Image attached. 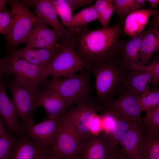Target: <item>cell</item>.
<instances>
[{
    "mask_svg": "<svg viewBox=\"0 0 159 159\" xmlns=\"http://www.w3.org/2000/svg\"><path fill=\"white\" fill-rule=\"evenodd\" d=\"M124 23L119 20L112 26L93 30L87 25L76 28L72 37L74 50L87 68L120 56L119 43Z\"/></svg>",
    "mask_w": 159,
    "mask_h": 159,
    "instance_id": "6da1fadb",
    "label": "cell"
},
{
    "mask_svg": "<svg viewBox=\"0 0 159 159\" xmlns=\"http://www.w3.org/2000/svg\"><path fill=\"white\" fill-rule=\"evenodd\" d=\"M87 70L94 75L97 93L95 101L100 107L114 100L125 90L130 70L121 63L119 56L110 60L89 66Z\"/></svg>",
    "mask_w": 159,
    "mask_h": 159,
    "instance_id": "7a4b0ae2",
    "label": "cell"
},
{
    "mask_svg": "<svg viewBox=\"0 0 159 159\" xmlns=\"http://www.w3.org/2000/svg\"><path fill=\"white\" fill-rule=\"evenodd\" d=\"M86 70L71 76L52 77L44 85V89H51L58 92L64 100L67 109L89 100L92 98L90 84L91 73Z\"/></svg>",
    "mask_w": 159,
    "mask_h": 159,
    "instance_id": "3957f363",
    "label": "cell"
},
{
    "mask_svg": "<svg viewBox=\"0 0 159 159\" xmlns=\"http://www.w3.org/2000/svg\"><path fill=\"white\" fill-rule=\"evenodd\" d=\"M4 83L11 93V98L21 124L25 127L33 123L34 113L38 107L42 90L38 87L21 83L15 78L9 79Z\"/></svg>",
    "mask_w": 159,
    "mask_h": 159,
    "instance_id": "277c9868",
    "label": "cell"
},
{
    "mask_svg": "<svg viewBox=\"0 0 159 159\" xmlns=\"http://www.w3.org/2000/svg\"><path fill=\"white\" fill-rule=\"evenodd\" d=\"M59 40L61 49L44 71V75L47 77H69L87 69V65L74 50L72 37L68 39L62 37Z\"/></svg>",
    "mask_w": 159,
    "mask_h": 159,
    "instance_id": "5b68a950",
    "label": "cell"
},
{
    "mask_svg": "<svg viewBox=\"0 0 159 159\" xmlns=\"http://www.w3.org/2000/svg\"><path fill=\"white\" fill-rule=\"evenodd\" d=\"M10 5L13 17L12 26L8 35L5 37L8 50L16 48L19 44L25 42L31 29L37 23L42 21L30 11L24 2L18 0H6Z\"/></svg>",
    "mask_w": 159,
    "mask_h": 159,
    "instance_id": "8992f818",
    "label": "cell"
},
{
    "mask_svg": "<svg viewBox=\"0 0 159 159\" xmlns=\"http://www.w3.org/2000/svg\"><path fill=\"white\" fill-rule=\"evenodd\" d=\"M101 111L94 98L84 101L66 111L62 116L63 123L86 138L91 133L90 129L97 112Z\"/></svg>",
    "mask_w": 159,
    "mask_h": 159,
    "instance_id": "52a82bcc",
    "label": "cell"
},
{
    "mask_svg": "<svg viewBox=\"0 0 159 159\" xmlns=\"http://www.w3.org/2000/svg\"><path fill=\"white\" fill-rule=\"evenodd\" d=\"M8 61L5 74L12 75L22 83L39 87L48 81L44 71L37 66L23 59L19 58L12 52L8 51Z\"/></svg>",
    "mask_w": 159,
    "mask_h": 159,
    "instance_id": "ba28073f",
    "label": "cell"
},
{
    "mask_svg": "<svg viewBox=\"0 0 159 159\" xmlns=\"http://www.w3.org/2000/svg\"><path fill=\"white\" fill-rule=\"evenodd\" d=\"M138 95L127 90L114 100L101 107L103 113L109 114L130 120L143 128L142 112L138 102Z\"/></svg>",
    "mask_w": 159,
    "mask_h": 159,
    "instance_id": "9c48e42d",
    "label": "cell"
},
{
    "mask_svg": "<svg viewBox=\"0 0 159 159\" xmlns=\"http://www.w3.org/2000/svg\"><path fill=\"white\" fill-rule=\"evenodd\" d=\"M118 147H113L107 135L102 131L85 138L76 154L72 158L64 159H110Z\"/></svg>",
    "mask_w": 159,
    "mask_h": 159,
    "instance_id": "30bf717a",
    "label": "cell"
},
{
    "mask_svg": "<svg viewBox=\"0 0 159 159\" xmlns=\"http://www.w3.org/2000/svg\"><path fill=\"white\" fill-rule=\"evenodd\" d=\"M85 138L63 122L51 146L50 158H72L78 152Z\"/></svg>",
    "mask_w": 159,
    "mask_h": 159,
    "instance_id": "8fae6325",
    "label": "cell"
},
{
    "mask_svg": "<svg viewBox=\"0 0 159 159\" xmlns=\"http://www.w3.org/2000/svg\"><path fill=\"white\" fill-rule=\"evenodd\" d=\"M63 123L61 117L48 118L38 123H34L25 127L24 132L34 142L50 150Z\"/></svg>",
    "mask_w": 159,
    "mask_h": 159,
    "instance_id": "7c38bea8",
    "label": "cell"
},
{
    "mask_svg": "<svg viewBox=\"0 0 159 159\" xmlns=\"http://www.w3.org/2000/svg\"><path fill=\"white\" fill-rule=\"evenodd\" d=\"M50 158V150L37 144L25 132L16 135L9 159H49Z\"/></svg>",
    "mask_w": 159,
    "mask_h": 159,
    "instance_id": "4fadbf2b",
    "label": "cell"
},
{
    "mask_svg": "<svg viewBox=\"0 0 159 159\" xmlns=\"http://www.w3.org/2000/svg\"><path fill=\"white\" fill-rule=\"evenodd\" d=\"M0 75V117L8 133L19 135L24 132L25 127L18 120L17 112L11 98L8 96L5 88L4 77Z\"/></svg>",
    "mask_w": 159,
    "mask_h": 159,
    "instance_id": "5bb4252c",
    "label": "cell"
},
{
    "mask_svg": "<svg viewBox=\"0 0 159 159\" xmlns=\"http://www.w3.org/2000/svg\"><path fill=\"white\" fill-rule=\"evenodd\" d=\"M26 3L34 6L36 17L45 24L52 27L62 37L68 39L73 35L70 31L60 22L57 15L50 0L24 1Z\"/></svg>",
    "mask_w": 159,
    "mask_h": 159,
    "instance_id": "9a60e30c",
    "label": "cell"
},
{
    "mask_svg": "<svg viewBox=\"0 0 159 159\" xmlns=\"http://www.w3.org/2000/svg\"><path fill=\"white\" fill-rule=\"evenodd\" d=\"M62 38L56 31L49 28L41 21L36 23L30 30L25 42L34 48H50L56 46L58 43L57 41Z\"/></svg>",
    "mask_w": 159,
    "mask_h": 159,
    "instance_id": "2e32d148",
    "label": "cell"
},
{
    "mask_svg": "<svg viewBox=\"0 0 159 159\" xmlns=\"http://www.w3.org/2000/svg\"><path fill=\"white\" fill-rule=\"evenodd\" d=\"M61 48L60 43L50 48L36 49L26 45L23 48L12 49L10 51L19 58L25 59L35 65L44 71Z\"/></svg>",
    "mask_w": 159,
    "mask_h": 159,
    "instance_id": "e0dca14e",
    "label": "cell"
},
{
    "mask_svg": "<svg viewBox=\"0 0 159 159\" xmlns=\"http://www.w3.org/2000/svg\"><path fill=\"white\" fill-rule=\"evenodd\" d=\"M141 43L140 50V64L147 65L159 48V12L153 15Z\"/></svg>",
    "mask_w": 159,
    "mask_h": 159,
    "instance_id": "ac0fdd59",
    "label": "cell"
},
{
    "mask_svg": "<svg viewBox=\"0 0 159 159\" xmlns=\"http://www.w3.org/2000/svg\"><path fill=\"white\" fill-rule=\"evenodd\" d=\"M145 32L140 33L127 41L120 40L119 43L120 56L121 63L128 69L133 64H140V50L142 39Z\"/></svg>",
    "mask_w": 159,
    "mask_h": 159,
    "instance_id": "d6986e66",
    "label": "cell"
},
{
    "mask_svg": "<svg viewBox=\"0 0 159 159\" xmlns=\"http://www.w3.org/2000/svg\"><path fill=\"white\" fill-rule=\"evenodd\" d=\"M158 11L150 8L132 12L125 19L123 32L131 38L137 36L144 30L150 17Z\"/></svg>",
    "mask_w": 159,
    "mask_h": 159,
    "instance_id": "ffe728a7",
    "label": "cell"
},
{
    "mask_svg": "<svg viewBox=\"0 0 159 159\" xmlns=\"http://www.w3.org/2000/svg\"><path fill=\"white\" fill-rule=\"evenodd\" d=\"M38 106L44 108L48 118L61 117L67 109L65 101L62 97L57 92L49 89H45L42 90Z\"/></svg>",
    "mask_w": 159,
    "mask_h": 159,
    "instance_id": "44dd1931",
    "label": "cell"
},
{
    "mask_svg": "<svg viewBox=\"0 0 159 159\" xmlns=\"http://www.w3.org/2000/svg\"><path fill=\"white\" fill-rule=\"evenodd\" d=\"M151 76L149 73L140 70H130L126 79L125 90L139 96L151 90Z\"/></svg>",
    "mask_w": 159,
    "mask_h": 159,
    "instance_id": "7402d4cb",
    "label": "cell"
},
{
    "mask_svg": "<svg viewBox=\"0 0 159 159\" xmlns=\"http://www.w3.org/2000/svg\"><path fill=\"white\" fill-rule=\"evenodd\" d=\"M139 153L143 159H159V134L149 133L143 128Z\"/></svg>",
    "mask_w": 159,
    "mask_h": 159,
    "instance_id": "603a6c76",
    "label": "cell"
},
{
    "mask_svg": "<svg viewBox=\"0 0 159 159\" xmlns=\"http://www.w3.org/2000/svg\"><path fill=\"white\" fill-rule=\"evenodd\" d=\"M143 128L134 124L119 143L128 159H132L139 155V143Z\"/></svg>",
    "mask_w": 159,
    "mask_h": 159,
    "instance_id": "cb8c5ba5",
    "label": "cell"
},
{
    "mask_svg": "<svg viewBox=\"0 0 159 159\" xmlns=\"http://www.w3.org/2000/svg\"><path fill=\"white\" fill-rule=\"evenodd\" d=\"M115 116V120L114 126L109 135L106 134L111 145L117 148L128 130L135 123L126 119Z\"/></svg>",
    "mask_w": 159,
    "mask_h": 159,
    "instance_id": "d4e9b609",
    "label": "cell"
},
{
    "mask_svg": "<svg viewBox=\"0 0 159 159\" xmlns=\"http://www.w3.org/2000/svg\"><path fill=\"white\" fill-rule=\"evenodd\" d=\"M145 1V0H113L115 11L120 20L124 21L129 14L143 7Z\"/></svg>",
    "mask_w": 159,
    "mask_h": 159,
    "instance_id": "484cf974",
    "label": "cell"
},
{
    "mask_svg": "<svg viewBox=\"0 0 159 159\" xmlns=\"http://www.w3.org/2000/svg\"><path fill=\"white\" fill-rule=\"evenodd\" d=\"M57 15L61 18L62 24L65 26L73 34L76 29L71 24L72 11L64 0H50Z\"/></svg>",
    "mask_w": 159,
    "mask_h": 159,
    "instance_id": "4316f807",
    "label": "cell"
},
{
    "mask_svg": "<svg viewBox=\"0 0 159 159\" xmlns=\"http://www.w3.org/2000/svg\"><path fill=\"white\" fill-rule=\"evenodd\" d=\"M98 16L97 11L92 5L72 15L71 24L75 29L79 28L97 19Z\"/></svg>",
    "mask_w": 159,
    "mask_h": 159,
    "instance_id": "83f0119b",
    "label": "cell"
},
{
    "mask_svg": "<svg viewBox=\"0 0 159 159\" xmlns=\"http://www.w3.org/2000/svg\"><path fill=\"white\" fill-rule=\"evenodd\" d=\"M146 112L142 119L143 128L149 133L159 134V105Z\"/></svg>",
    "mask_w": 159,
    "mask_h": 159,
    "instance_id": "f1b7e54d",
    "label": "cell"
},
{
    "mask_svg": "<svg viewBox=\"0 0 159 159\" xmlns=\"http://www.w3.org/2000/svg\"><path fill=\"white\" fill-rule=\"evenodd\" d=\"M128 69L130 70H140L149 73L152 77L151 84L153 88L157 87L159 85V57H155L152 61L148 65H143L133 64Z\"/></svg>",
    "mask_w": 159,
    "mask_h": 159,
    "instance_id": "f546056e",
    "label": "cell"
},
{
    "mask_svg": "<svg viewBox=\"0 0 159 159\" xmlns=\"http://www.w3.org/2000/svg\"><path fill=\"white\" fill-rule=\"evenodd\" d=\"M138 102L142 111H146L159 105V88H153L138 96Z\"/></svg>",
    "mask_w": 159,
    "mask_h": 159,
    "instance_id": "4dcf8cb0",
    "label": "cell"
},
{
    "mask_svg": "<svg viewBox=\"0 0 159 159\" xmlns=\"http://www.w3.org/2000/svg\"><path fill=\"white\" fill-rule=\"evenodd\" d=\"M16 139V135L8 133L0 136V159H9Z\"/></svg>",
    "mask_w": 159,
    "mask_h": 159,
    "instance_id": "1f68e13d",
    "label": "cell"
},
{
    "mask_svg": "<svg viewBox=\"0 0 159 159\" xmlns=\"http://www.w3.org/2000/svg\"><path fill=\"white\" fill-rule=\"evenodd\" d=\"M13 22V17L11 12L0 11V33L7 36L10 31Z\"/></svg>",
    "mask_w": 159,
    "mask_h": 159,
    "instance_id": "d6a6232c",
    "label": "cell"
},
{
    "mask_svg": "<svg viewBox=\"0 0 159 159\" xmlns=\"http://www.w3.org/2000/svg\"><path fill=\"white\" fill-rule=\"evenodd\" d=\"M100 116L102 122V131L108 135L114 126L115 120V116L111 114L103 113Z\"/></svg>",
    "mask_w": 159,
    "mask_h": 159,
    "instance_id": "836d02e7",
    "label": "cell"
},
{
    "mask_svg": "<svg viewBox=\"0 0 159 159\" xmlns=\"http://www.w3.org/2000/svg\"><path fill=\"white\" fill-rule=\"evenodd\" d=\"M115 9V7L113 3L98 16L97 19L102 28L109 27L110 19Z\"/></svg>",
    "mask_w": 159,
    "mask_h": 159,
    "instance_id": "e575fe53",
    "label": "cell"
},
{
    "mask_svg": "<svg viewBox=\"0 0 159 159\" xmlns=\"http://www.w3.org/2000/svg\"><path fill=\"white\" fill-rule=\"evenodd\" d=\"M71 8L72 11L78 8L90 5L92 0H64Z\"/></svg>",
    "mask_w": 159,
    "mask_h": 159,
    "instance_id": "d590c367",
    "label": "cell"
},
{
    "mask_svg": "<svg viewBox=\"0 0 159 159\" xmlns=\"http://www.w3.org/2000/svg\"><path fill=\"white\" fill-rule=\"evenodd\" d=\"M113 3V0H96L93 5L98 16Z\"/></svg>",
    "mask_w": 159,
    "mask_h": 159,
    "instance_id": "8d00e7d4",
    "label": "cell"
},
{
    "mask_svg": "<svg viewBox=\"0 0 159 159\" xmlns=\"http://www.w3.org/2000/svg\"><path fill=\"white\" fill-rule=\"evenodd\" d=\"M102 122L100 116L96 114L95 116L90 129V132L94 135H97L102 131Z\"/></svg>",
    "mask_w": 159,
    "mask_h": 159,
    "instance_id": "74e56055",
    "label": "cell"
},
{
    "mask_svg": "<svg viewBox=\"0 0 159 159\" xmlns=\"http://www.w3.org/2000/svg\"><path fill=\"white\" fill-rule=\"evenodd\" d=\"M110 159H128L121 148L118 147Z\"/></svg>",
    "mask_w": 159,
    "mask_h": 159,
    "instance_id": "f35d334b",
    "label": "cell"
},
{
    "mask_svg": "<svg viewBox=\"0 0 159 159\" xmlns=\"http://www.w3.org/2000/svg\"><path fill=\"white\" fill-rule=\"evenodd\" d=\"M7 61L8 58L7 56L0 58V75L6 73Z\"/></svg>",
    "mask_w": 159,
    "mask_h": 159,
    "instance_id": "ab89813d",
    "label": "cell"
},
{
    "mask_svg": "<svg viewBox=\"0 0 159 159\" xmlns=\"http://www.w3.org/2000/svg\"><path fill=\"white\" fill-rule=\"evenodd\" d=\"M8 133L4 123L0 117V136L5 135Z\"/></svg>",
    "mask_w": 159,
    "mask_h": 159,
    "instance_id": "60d3db41",
    "label": "cell"
},
{
    "mask_svg": "<svg viewBox=\"0 0 159 159\" xmlns=\"http://www.w3.org/2000/svg\"><path fill=\"white\" fill-rule=\"evenodd\" d=\"M146 1L150 3V8L153 9L156 8L159 2V0H147Z\"/></svg>",
    "mask_w": 159,
    "mask_h": 159,
    "instance_id": "b9f144b4",
    "label": "cell"
},
{
    "mask_svg": "<svg viewBox=\"0 0 159 159\" xmlns=\"http://www.w3.org/2000/svg\"><path fill=\"white\" fill-rule=\"evenodd\" d=\"M6 0H0V11H7V8L6 5Z\"/></svg>",
    "mask_w": 159,
    "mask_h": 159,
    "instance_id": "7bdbcfd3",
    "label": "cell"
},
{
    "mask_svg": "<svg viewBox=\"0 0 159 159\" xmlns=\"http://www.w3.org/2000/svg\"><path fill=\"white\" fill-rule=\"evenodd\" d=\"M132 159H143V158L140 156V155H139L134 158Z\"/></svg>",
    "mask_w": 159,
    "mask_h": 159,
    "instance_id": "ee69618b",
    "label": "cell"
},
{
    "mask_svg": "<svg viewBox=\"0 0 159 159\" xmlns=\"http://www.w3.org/2000/svg\"><path fill=\"white\" fill-rule=\"evenodd\" d=\"M49 159H64L62 158H50Z\"/></svg>",
    "mask_w": 159,
    "mask_h": 159,
    "instance_id": "f6af8a7d",
    "label": "cell"
}]
</instances>
